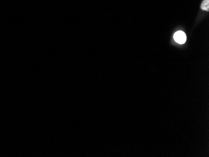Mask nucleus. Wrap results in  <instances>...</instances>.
<instances>
[{
    "label": "nucleus",
    "instance_id": "1",
    "mask_svg": "<svg viewBox=\"0 0 209 157\" xmlns=\"http://www.w3.org/2000/svg\"><path fill=\"white\" fill-rule=\"evenodd\" d=\"M173 38L175 39V41L179 44L185 43L187 40L185 33L182 31H178L174 34Z\"/></svg>",
    "mask_w": 209,
    "mask_h": 157
},
{
    "label": "nucleus",
    "instance_id": "2",
    "mask_svg": "<svg viewBox=\"0 0 209 157\" xmlns=\"http://www.w3.org/2000/svg\"><path fill=\"white\" fill-rule=\"evenodd\" d=\"M201 8L203 10L208 11L209 10V1L208 0H203L201 4Z\"/></svg>",
    "mask_w": 209,
    "mask_h": 157
}]
</instances>
